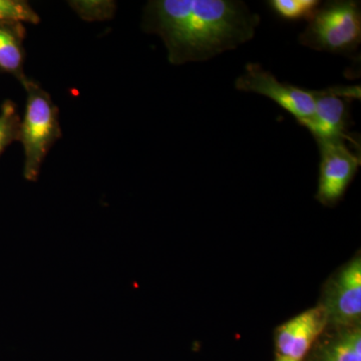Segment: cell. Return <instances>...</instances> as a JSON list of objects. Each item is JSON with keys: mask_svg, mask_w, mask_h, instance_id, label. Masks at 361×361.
<instances>
[{"mask_svg": "<svg viewBox=\"0 0 361 361\" xmlns=\"http://www.w3.org/2000/svg\"><path fill=\"white\" fill-rule=\"evenodd\" d=\"M322 361H361L360 329L348 330L323 351Z\"/></svg>", "mask_w": 361, "mask_h": 361, "instance_id": "cell-10", "label": "cell"}, {"mask_svg": "<svg viewBox=\"0 0 361 361\" xmlns=\"http://www.w3.org/2000/svg\"><path fill=\"white\" fill-rule=\"evenodd\" d=\"M39 14L23 0H0V23H21L37 25Z\"/></svg>", "mask_w": 361, "mask_h": 361, "instance_id": "cell-14", "label": "cell"}, {"mask_svg": "<svg viewBox=\"0 0 361 361\" xmlns=\"http://www.w3.org/2000/svg\"><path fill=\"white\" fill-rule=\"evenodd\" d=\"M268 4L283 20L308 21L322 2L316 0H271Z\"/></svg>", "mask_w": 361, "mask_h": 361, "instance_id": "cell-11", "label": "cell"}, {"mask_svg": "<svg viewBox=\"0 0 361 361\" xmlns=\"http://www.w3.org/2000/svg\"><path fill=\"white\" fill-rule=\"evenodd\" d=\"M276 361H299L293 358L286 357V356L278 355Z\"/></svg>", "mask_w": 361, "mask_h": 361, "instance_id": "cell-15", "label": "cell"}, {"mask_svg": "<svg viewBox=\"0 0 361 361\" xmlns=\"http://www.w3.org/2000/svg\"><path fill=\"white\" fill-rule=\"evenodd\" d=\"M235 87L242 92H254L272 99L290 113L302 127L314 113V90L280 82L270 71L257 63L246 66L244 73L237 78Z\"/></svg>", "mask_w": 361, "mask_h": 361, "instance_id": "cell-6", "label": "cell"}, {"mask_svg": "<svg viewBox=\"0 0 361 361\" xmlns=\"http://www.w3.org/2000/svg\"><path fill=\"white\" fill-rule=\"evenodd\" d=\"M327 319L350 325L361 316V262L356 258L341 271L327 299Z\"/></svg>", "mask_w": 361, "mask_h": 361, "instance_id": "cell-8", "label": "cell"}, {"mask_svg": "<svg viewBox=\"0 0 361 361\" xmlns=\"http://www.w3.org/2000/svg\"><path fill=\"white\" fill-rule=\"evenodd\" d=\"M299 42L314 51L353 54L361 42L360 2L334 0L320 4L299 35Z\"/></svg>", "mask_w": 361, "mask_h": 361, "instance_id": "cell-3", "label": "cell"}, {"mask_svg": "<svg viewBox=\"0 0 361 361\" xmlns=\"http://www.w3.org/2000/svg\"><path fill=\"white\" fill-rule=\"evenodd\" d=\"M360 99V87H330L314 90V113L304 123L315 140H345L357 142L349 134L350 104Z\"/></svg>", "mask_w": 361, "mask_h": 361, "instance_id": "cell-5", "label": "cell"}, {"mask_svg": "<svg viewBox=\"0 0 361 361\" xmlns=\"http://www.w3.org/2000/svg\"><path fill=\"white\" fill-rule=\"evenodd\" d=\"M244 2L236 0H152L142 27L159 35L172 65L205 61L253 39L260 23Z\"/></svg>", "mask_w": 361, "mask_h": 361, "instance_id": "cell-1", "label": "cell"}, {"mask_svg": "<svg viewBox=\"0 0 361 361\" xmlns=\"http://www.w3.org/2000/svg\"><path fill=\"white\" fill-rule=\"evenodd\" d=\"M327 314L323 307L311 308L292 318L277 330L279 355L301 361L322 334Z\"/></svg>", "mask_w": 361, "mask_h": 361, "instance_id": "cell-7", "label": "cell"}, {"mask_svg": "<svg viewBox=\"0 0 361 361\" xmlns=\"http://www.w3.org/2000/svg\"><path fill=\"white\" fill-rule=\"evenodd\" d=\"M20 120L16 104L6 99L0 108V156L7 147L18 142Z\"/></svg>", "mask_w": 361, "mask_h": 361, "instance_id": "cell-13", "label": "cell"}, {"mask_svg": "<svg viewBox=\"0 0 361 361\" xmlns=\"http://www.w3.org/2000/svg\"><path fill=\"white\" fill-rule=\"evenodd\" d=\"M26 37L21 23H0V70L13 75L21 85L27 80L25 75Z\"/></svg>", "mask_w": 361, "mask_h": 361, "instance_id": "cell-9", "label": "cell"}, {"mask_svg": "<svg viewBox=\"0 0 361 361\" xmlns=\"http://www.w3.org/2000/svg\"><path fill=\"white\" fill-rule=\"evenodd\" d=\"M68 4L85 21L111 20L116 9V2L111 0H75Z\"/></svg>", "mask_w": 361, "mask_h": 361, "instance_id": "cell-12", "label": "cell"}, {"mask_svg": "<svg viewBox=\"0 0 361 361\" xmlns=\"http://www.w3.org/2000/svg\"><path fill=\"white\" fill-rule=\"evenodd\" d=\"M23 85L26 104L18 142L23 145L25 153L23 177L37 182L47 154L61 137L59 111L51 94L37 82L27 78Z\"/></svg>", "mask_w": 361, "mask_h": 361, "instance_id": "cell-2", "label": "cell"}, {"mask_svg": "<svg viewBox=\"0 0 361 361\" xmlns=\"http://www.w3.org/2000/svg\"><path fill=\"white\" fill-rule=\"evenodd\" d=\"M320 153L317 199L325 205L338 202L361 164L360 142L316 140Z\"/></svg>", "mask_w": 361, "mask_h": 361, "instance_id": "cell-4", "label": "cell"}]
</instances>
